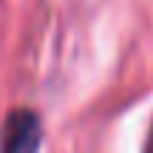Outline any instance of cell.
Masks as SVG:
<instances>
[{"mask_svg": "<svg viewBox=\"0 0 153 153\" xmlns=\"http://www.w3.org/2000/svg\"><path fill=\"white\" fill-rule=\"evenodd\" d=\"M40 150V119L31 111H14L3 128L0 153H37Z\"/></svg>", "mask_w": 153, "mask_h": 153, "instance_id": "1", "label": "cell"}, {"mask_svg": "<svg viewBox=\"0 0 153 153\" xmlns=\"http://www.w3.org/2000/svg\"><path fill=\"white\" fill-rule=\"evenodd\" d=\"M145 153H153V128H150V136H148V148H145Z\"/></svg>", "mask_w": 153, "mask_h": 153, "instance_id": "2", "label": "cell"}]
</instances>
